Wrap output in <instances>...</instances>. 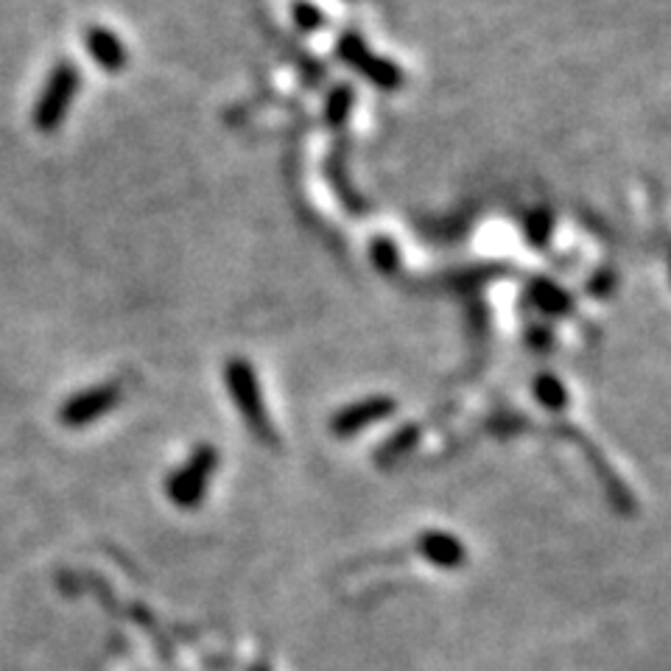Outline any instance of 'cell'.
Instances as JSON below:
<instances>
[{
	"mask_svg": "<svg viewBox=\"0 0 671 671\" xmlns=\"http://www.w3.org/2000/svg\"><path fill=\"white\" fill-rule=\"evenodd\" d=\"M291 17L302 32H320V28H325V14L316 7H311V3H306V0H294Z\"/></svg>",
	"mask_w": 671,
	"mask_h": 671,
	"instance_id": "obj_14",
	"label": "cell"
},
{
	"mask_svg": "<svg viewBox=\"0 0 671 671\" xmlns=\"http://www.w3.org/2000/svg\"><path fill=\"white\" fill-rule=\"evenodd\" d=\"M370 254H372V263H375V269L384 274H395L400 266V254H398V247L389 241V238H375L370 247Z\"/></svg>",
	"mask_w": 671,
	"mask_h": 671,
	"instance_id": "obj_13",
	"label": "cell"
},
{
	"mask_svg": "<svg viewBox=\"0 0 671 671\" xmlns=\"http://www.w3.org/2000/svg\"><path fill=\"white\" fill-rule=\"evenodd\" d=\"M336 53H339L345 65H350L352 71L361 73L366 82H372V85L381 87V90H398V87L403 85L400 67L395 65V62H389V59L375 57L359 34H341Z\"/></svg>",
	"mask_w": 671,
	"mask_h": 671,
	"instance_id": "obj_4",
	"label": "cell"
},
{
	"mask_svg": "<svg viewBox=\"0 0 671 671\" xmlns=\"http://www.w3.org/2000/svg\"><path fill=\"white\" fill-rule=\"evenodd\" d=\"M535 395L540 398V403L546 406V409L557 411V409H566V403H568L566 386H562L555 375H537Z\"/></svg>",
	"mask_w": 671,
	"mask_h": 671,
	"instance_id": "obj_11",
	"label": "cell"
},
{
	"mask_svg": "<svg viewBox=\"0 0 671 671\" xmlns=\"http://www.w3.org/2000/svg\"><path fill=\"white\" fill-rule=\"evenodd\" d=\"M121 403V384H98L90 389L76 392L73 398H67L59 409V423L65 428H87L90 423L101 420L104 414H110L112 409H117Z\"/></svg>",
	"mask_w": 671,
	"mask_h": 671,
	"instance_id": "obj_5",
	"label": "cell"
},
{
	"mask_svg": "<svg viewBox=\"0 0 671 671\" xmlns=\"http://www.w3.org/2000/svg\"><path fill=\"white\" fill-rule=\"evenodd\" d=\"M395 411V400L392 398H366L359 403L345 406L341 411H336L331 418V434L333 437H356L361 431H366L370 425H375L378 420H386Z\"/></svg>",
	"mask_w": 671,
	"mask_h": 671,
	"instance_id": "obj_6",
	"label": "cell"
},
{
	"mask_svg": "<svg viewBox=\"0 0 671 671\" xmlns=\"http://www.w3.org/2000/svg\"><path fill=\"white\" fill-rule=\"evenodd\" d=\"M352 101H356V92H352L350 85H339L336 90L327 96L325 101V115L333 126H341L347 121L352 110Z\"/></svg>",
	"mask_w": 671,
	"mask_h": 671,
	"instance_id": "obj_10",
	"label": "cell"
},
{
	"mask_svg": "<svg viewBox=\"0 0 671 671\" xmlns=\"http://www.w3.org/2000/svg\"><path fill=\"white\" fill-rule=\"evenodd\" d=\"M418 555L439 568H462L464 560H468V551L459 543V537L448 535V532H425V535H420Z\"/></svg>",
	"mask_w": 671,
	"mask_h": 671,
	"instance_id": "obj_8",
	"label": "cell"
},
{
	"mask_svg": "<svg viewBox=\"0 0 671 671\" xmlns=\"http://www.w3.org/2000/svg\"><path fill=\"white\" fill-rule=\"evenodd\" d=\"M224 384L229 389V398H233L235 409L244 418L247 428L252 431L254 437L261 443H272L274 428L272 418H269L266 403H263L261 384H258V372L241 356H233V359L224 364Z\"/></svg>",
	"mask_w": 671,
	"mask_h": 671,
	"instance_id": "obj_1",
	"label": "cell"
},
{
	"mask_svg": "<svg viewBox=\"0 0 671 671\" xmlns=\"http://www.w3.org/2000/svg\"><path fill=\"white\" fill-rule=\"evenodd\" d=\"M414 443H418V428L400 431V434H395V437H392L389 443H386L384 448L378 450V457H375V462H381V464L398 462V459L403 457V453H409V450L414 448Z\"/></svg>",
	"mask_w": 671,
	"mask_h": 671,
	"instance_id": "obj_12",
	"label": "cell"
},
{
	"mask_svg": "<svg viewBox=\"0 0 671 671\" xmlns=\"http://www.w3.org/2000/svg\"><path fill=\"white\" fill-rule=\"evenodd\" d=\"M85 48L92 57V62H96V65L104 73H112V76L124 73L126 65H129V53H126V48H124V39L104 26L87 28Z\"/></svg>",
	"mask_w": 671,
	"mask_h": 671,
	"instance_id": "obj_7",
	"label": "cell"
},
{
	"mask_svg": "<svg viewBox=\"0 0 671 671\" xmlns=\"http://www.w3.org/2000/svg\"><path fill=\"white\" fill-rule=\"evenodd\" d=\"M252 671H272V669H269L266 663H258V666H252Z\"/></svg>",
	"mask_w": 671,
	"mask_h": 671,
	"instance_id": "obj_16",
	"label": "cell"
},
{
	"mask_svg": "<svg viewBox=\"0 0 671 671\" xmlns=\"http://www.w3.org/2000/svg\"><path fill=\"white\" fill-rule=\"evenodd\" d=\"M219 468V450L213 445H196L194 453L185 459L183 468H176L165 482V496L174 507L196 509L208 496V487Z\"/></svg>",
	"mask_w": 671,
	"mask_h": 671,
	"instance_id": "obj_3",
	"label": "cell"
},
{
	"mask_svg": "<svg viewBox=\"0 0 671 671\" xmlns=\"http://www.w3.org/2000/svg\"><path fill=\"white\" fill-rule=\"evenodd\" d=\"M78 87H82V76H78V67L73 59H59L53 65L51 76L46 78V87L39 92L37 104H34V126L42 135H51L59 126L65 124L71 104L76 101Z\"/></svg>",
	"mask_w": 671,
	"mask_h": 671,
	"instance_id": "obj_2",
	"label": "cell"
},
{
	"mask_svg": "<svg viewBox=\"0 0 671 671\" xmlns=\"http://www.w3.org/2000/svg\"><path fill=\"white\" fill-rule=\"evenodd\" d=\"M548 233H551V215L548 213L532 215V222H529V238H532V244H546Z\"/></svg>",
	"mask_w": 671,
	"mask_h": 671,
	"instance_id": "obj_15",
	"label": "cell"
},
{
	"mask_svg": "<svg viewBox=\"0 0 671 671\" xmlns=\"http://www.w3.org/2000/svg\"><path fill=\"white\" fill-rule=\"evenodd\" d=\"M532 300H535L537 308L546 313H566L568 306H571L566 291L548 281H537L535 286H532Z\"/></svg>",
	"mask_w": 671,
	"mask_h": 671,
	"instance_id": "obj_9",
	"label": "cell"
}]
</instances>
